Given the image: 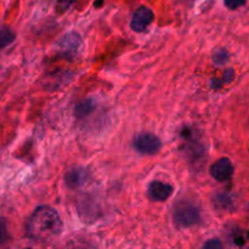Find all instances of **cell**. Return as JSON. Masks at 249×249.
Listing matches in <instances>:
<instances>
[{
    "mask_svg": "<svg viewBox=\"0 0 249 249\" xmlns=\"http://www.w3.org/2000/svg\"><path fill=\"white\" fill-rule=\"evenodd\" d=\"M63 224L57 211L49 206L34 209L26 225V233L32 241L45 242L61 235Z\"/></svg>",
    "mask_w": 249,
    "mask_h": 249,
    "instance_id": "cell-1",
    "label": "cell"
},
{
    "mask_svg": "<svg viewBox=\"0 0 249 249\" xmlns=\"http://www.w3.org/2000/svg\"><path fill=\"white\" fill-rule=\"evenodd\" d=\"M173 219L179 228H192V226H196L201 223V211L191 201L182 199V201L178 202L177 206H175Z\"/></svg>",
    "mask_w": 249,
    "mask_h": 249,
    "instance_id": "cell-2",
    "label": "cell"
},
{
    "mask_svg": "<svg viewBox=\"0 0 249 249\" xmlns=\"http://www.w3.org/2000/svg\"><path fill=\"white\" fill-rule=\"evenodd\" d=\"M133 146L141 155H156L162 148V141L152 133H141L135 136Z\"/></svg>",
    "mask_w": 249,
    "mask_h": 249,
    "instance_id": "cell-3",
    "label": "cell"
},
{
    "mask_svg": "<svg viewBox=\"0 0 249 249\" xmlns=\"http://www.w3.org/2000/svg\"><path fill=\"white\" fill-rule=\"evenodd\" d=\"M82 45L83 39L77 32H71V33L65 34L56 44L61 53H63L65 56H71V57H73V56L79 53Z\"/></svg>",
    "mask_w": 249,
    "mask_h": 249,
    "instance_id": "cell-4",
    "label": "cell"
},
{
    "mask_svg": "<svg viewBox=\"0 0 249 249\" xmlns=\"http://www.w3.org/2000/svg\"><path fill=\"white\" fill-rule=\"evenodd\" d=\"M233 164L229 158H220L209 168V174L214 180L219 182H225L231 180L233 175Z\"/></svg>",
    "mask_w": 249,
    "mask_h": 249,
    "instance_id": "cell-5",
    "label": "cell"
},
{
    "mask_svg": "<svg viewBox=\"0 0 249 249\" xmlns=\"http://www.w3.org/2000/svg\"><path fill=\"white\" fill-rule=\"evenodd\" d=\"M155 19V14L147 6H140L135 12L130 21V28L136 33H141L145 31Z\"/></svg>",
    "mask_w": 249,
    "mask_h": 249,
    "instance_id": "cell-6",
    "label": "cell"
},
{
    "mask_svg": "<svg viewBox=\"0 0 249 249\" xmlns=\"http://www.w3.org/2000/svg\"><path fill=\"white\" fill-rule=\"evenodd\" d=\"M174 187L163 181H152L148 186V197L155 202H164L173 195Z\"/></svg>",
    "mask_w": 249,
    "mask_h": 249,
    "instance_id": "cell-7",
    "label": "cell"
},
{
    "mask_svg": "<svg viewBox=\"0 0 249 249\" xmlns=\"http://www.w3.org/2000/svg\"><path fill=\"white\" fill-rule=\"evenodd\" d=\"M89 173L83 167H74L68 170L65 177V182L70 189H78L82 187L88 181Z\"/></svg>",
    "mask_w": 249,
    "mask_h": 249,
    "instance_id": "cell-8",
    "label": "cell"
},
{
    "mask_svg": "<svg viewBox=\"0 0 249 249\" xmlns=\"http://www.w3.org/2000/svg\"><path fill=\"white\" fill-rule=\"evenodd\" d=\"M96 108V102L94 99H85L80 104H78L74 108V116L77 118H85L90 116Z\"/></svg>",
    "mask_w": 249,
    "mask_h": 249,
    "instance_id": "cell-9",
    "label": "cell"
},
{
    "mask_svg": "<svg viewBox=\"0 0 249 249\" xmlns=\"http://www.w3.org/2000/svg\"><path fill=\"white\" fill-rule=\"evenodd\" d=\"M16 39V34L14 31H11L7 27L0 29V49H4L6 46H9L10 44H12Z\"/></svg>",
    "mask_w": 249,
    "mask_h": 249,
    "instance_id": "cell-10",
    "label": "cell"
},
{
    "mask_svg": "<svg viewBox=\"0 0 249 249\" xmlns=\"http://www.w3.org/2000/svg\"><path fill=\"white\" fill-rule=\"evenodd\" d=\"M233 78H235V71L228 70L223 74V78H221V79H213V80H212V82H211L212 87L215 88V89H218V88H220L223 84H230V83L233 80Z\"/></svg>",
    "mask_w": 249,
    "mask_h": 249,
    "instance_id": "cell-11",
    "label": "cell"
},
{
    "mask_svg": "<svg viewBox=\"0 0 249 249\" xmlns=\"http://www.w3.org/2000/svg\"><path fill=\"white\" fill-rule=\"evenodd\" d=\"M213 61H214V63L218 66L225 65V63L229 61V53H226L224 49H220V50H218L213 55Z\"/></svg>",
    "mask_w": 249,
    "mask_h": 249,
    "instance_id": "cell-12",
    "label": "cell"
},
{
    "mask_svg": "<svg viewBox=\"0 0 249 249\" xmlns=\"http://www.w3.org/2000/svg\"><path fill=\"white\" fill-rule=\"evenodd\" d=\"M9 231H7V223L5 219L0 218V245H4L9 241Z\"/></svg>",
    "mask_w": 249,
    "mask_h": 249,
    "instance_id": "cell-13",
    "label": "cell"
},
{
    "mask_svg": "<svg viewBox=\"0 0 249 249\" xmlns=\"http://www.w3.org/2000/svg\"><path fill=\"white\" fill-rule=\"evenodd\" d=\"M247 0H224V4L229 10H237L245 6Z\"/></svg>",
    "mask_w": 249,
    "mask_h": 249,
    "instance_id": "cell-14",
    "label": "cell"
},
{
    "mask_svg": "<svg viewBox=\"0 0 249 249\" xmlns=\"http://www.w3.org/2000/svg\"><path fill=\"white\" fill-rule=\"evenodd\" d=\"M74 0H57V11L65 12L71 7Z\"/></svg>",
    "mask_w": 249,
    "mask_h": 249,
    "instance_id": "cell-15",
    "label": "cell"
},
{
    "mask_svg": "<svg viewBox=\"0 0 249 249\" xmlns=\"http://www.w3.org/2000/svg\"><path fill=\"white\" fill-rule=\"evenodd\" d=\"M203 248L206 249H220L223 248V243L219 240H209L203 245Z\"/></svg>",
    "mask_w": 249,
    "mask_h": 249,
    "instance_id": "cell-16",
    "label": "cell"
}]
</instances>
